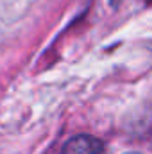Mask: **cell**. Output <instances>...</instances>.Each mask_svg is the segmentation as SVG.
I'll return each instance as SVG.
<instances>
[{
	"label": "cell",
	"instance_id": "obj_1",
	"mask_svg": "<svg viewBox=\"0 0 152 154\" xmlns=\"http://www.w3.org/2000/svg\"><path fill=\"white\" fill-rule=\"evenodd\" d=\"M61 154H104V143L91 134H79L65 143Z\"/></svg>",
	"mask_w": 152,
	"mask_h": 154
},
{
	"label": "cell",
	"instance_id": "obj_2",
	"mask_svg": "<svg viewBox=\"0 0 152 154\" xmlns=\"http://www.w3.org/2000/svg\"><path fill=\"white\" fill-rule=\"evenodd\" d=\"M129 154H140V152H129Z\"/></svg>",
	"mask_w": 152,
	"mask_h": 154
},
{
	"label": "cell",
	"instance_id": "obj_3",
	"mask_svg": "<svg viewBox=\"0 0 152 154\" xmlns=\"http://www.w3.org/2000/svg\"><path fill=\"white\" fill-rule=\"evenodd\" d=\"M147 2H150V4H152V0H147Z\"/></svg>",
	"mask_w": 152,
	"mask_h": 154
}]
</instances>
